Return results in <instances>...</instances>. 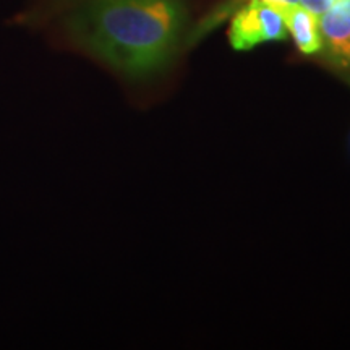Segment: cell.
<instances>
[{"instance_id": "cell-1", "label": "cell", "mask_w": 350, "mask_h": 350, "mask_svg": "<svg viewBox=\"0 0 350 350\" xmlns=\"http://www.w3.org/2000/svg\"><path fill=\"white\" fill-rule=\"evenodd\" d=\"M185 21L182 0H85L67 15L64 33L77 49L137 85L167 67Z\"/></svg>"}, {"instance_id": "cell-2", "label": "cell", "mask_w": 350, "mask_h": 350, "mask_svg": "<svg viewBox=\"0 0 350 350\" xmlns=\"http://www.w3.org/2000/svg\"><path fill=\"white\" fill-rule=\"evenodd\" d=\"M287 36L281 12L266 0H248L235 13L229 28L230 46L237 51H250L262 42L284 41Z\"/></svg>"}, {"instance_id": "cell-3", "label": "cell", "mask_w": 350, "mask_h": 350, "mask_svg": "<svg viewBox=\"0 0 350 350\" xmlns=\"http://www.w3.org/2000/svg\"><path fill=\"white\" fill-rule=\"evenodd\" d=\"M319 31H321L326 59L340 67L342 57L350 44V0L332 3L319 16Z\"/></svg>"}, {"instance_id": "cell-4", "label": "cell", "mask_w": 350, "mask_h": 350, "mask_svg": "<svg viewBox=\"0 0 350 350\" xmlns=\"http://www.w3.org/2000/svg\"><path fill=\"white\" fill-rule=\"evenodd\" d=\"M273 5L281 12L287 31L301 54L313 55L323 51L318 15L300 3H273Z\"/></svg>"}, {"instance_id": "cell-5", "label": "cell", "mask_w": 350, "mask_h": 350, "mask_svg": "<svg viewBox=\"0 0 350 350\" xmlns=\"http://www.w3.org/2000/svg\"><path fill=\"white\" fill-rule=\"evenodd\" d=\"M299 3L318 16H321L329 8V2L327 0H299Z\"/></svg>"}, {"instance_id": "cell-6", "label": "cell", "mask_w": 350, "mask_h": 350, "mask_svg": "<svg viewBox=\"0 0 350 350\" xmlns=\"http://www.w3.org/2000/svg\"><path fill=\"white\" fill-rule=\"evenodd\" d=\"M340 67H342V68H350V44H349L347 51H345V54L342 57V62H340Z\"/></svg>"}, {"instance_id": "cell-7", "label": "cell", "mask_w": 350, "mask_h": 350, "mask_svg": "<svg viewBox=\"0 0 350 350\" xmlns=\"http://www.w3.org/2000/svg\"><path fill=\"white\" fill-rule=\"evenodd\" d=\"M271 3H299V0H266Z\"/></svg>"}, {"instance_id": "cell-8", "label": "cell", "mask_w": 350, "mask_h": 350, "mask_svg": "<svg viewBox=\"0 0 350 350\" xmlns=\"http://www.w3.org/2000/svg\"><path fill=\"white\" fill-rule=\"evenodd\" d=\"M327 2H329V7H331L332 3H338V2H340V0H327Z\"/></svg>"}, {"instance_id": "cell-9", "label": "cell", "mask_w": 350, "mask_h": 350, "mask_svg": "<svg viewBox=\"0 0 350 350\" xmlns=\"http://www.w3.org/2000/svg\"><path fill=\"white\" fill-rule=\"evenodd\" d=\"M347 81H349V85H350V77H349V78H347Z\"/></svg>"}]
</instances>
